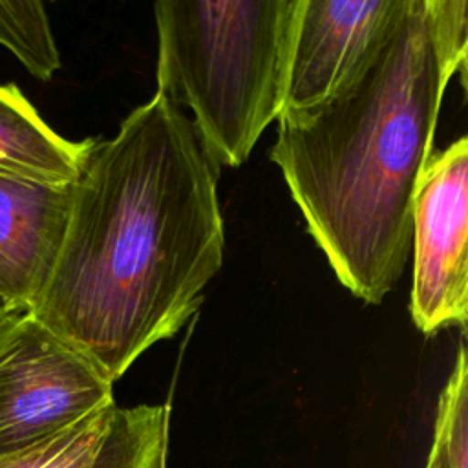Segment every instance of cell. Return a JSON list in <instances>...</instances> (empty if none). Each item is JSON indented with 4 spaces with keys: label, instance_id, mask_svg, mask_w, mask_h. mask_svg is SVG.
Here are the masks:
<instances>
[{
    "label": "cell",
    "instance_id": "obj_1",
    "mask_svg": "<svg viewBox=\"0 0 468 468\" xmlns=\"http://www.w3.org/2000/svg\"><path fill=\"white\" fill-rule=\"evenodd\" d=\"M221 166L163 93L91 141L53 269L27 311L108 380L168 340L223 263Z\"/></svg>",
    "mask_w": 468,
    "mask_h": 468
},
{
    "label": "cell",
    "instance_id": "obj_2",
    "mask_svg": "<svg viewBox=\"0 0 468 468\" xmlns=\"http://www.w3.org/2000/svg\"><path fill=\"white\" fill-rule=\"evenodd\" d=\"M466 58L468 4L408 0L336 93L278 115L271 159L340 283L367 303L402 276L415 185L453 73L466 86Z\"/></svg>",
    "mask_w": 468,
    "mask_h": 468
},
{
    "label": "cell",
    "instance_id": "obj_3",
    "mask_svg": "<svg viewBox=\"0 0 468 468\" xmlns=\"http://www.w3.org/2000/svg\"><path fill=\"white\" fill-rule=\"evenodd\" d=\"M298 0H161L157 91L188 106L219 166L236 168L282 113Z\"/></svg>",
    "mask_w": 468,
    "mask_h": 468
},
{
    "label": "cell",
    "instance_id": "obj_4",
    "mask_svg": "<svg viewBox=\"0 0 468 468\" xmlns=\"http://www.w3.org/2000/svg\"><path fill=\"white\" fill-rule=\"evenodd\" d=\"M112 388L29 313L0 318V457L113 402Z\"/></svg>",
    "mask_w": 468,
    "mask_h": 468
},
{
    "label": "cell",
    "instance_id": "obj_5",
    "mask_svg": "<svg viewBox=\"0 0 468 468\" xmlns=\"http://www.w3.org/2000/svg\"><path fill=\"white\" fill-rule=\"evenodd\" d=\"M468 139L430 154L413 194L410 313L431 335L468 322Z\"/></svg>",
    "mask_w": 468,
    "mask_h": 468
},
{
    "label": "cell",
    "instance_id": "obj_6",
    "mask_svg": "<svg viewBox=\"0 0 468 468\" xmlns=\"http://www.w3.org/2000/svg\"><path fill=\"white\" fill-rule=\"evenodd\" d=\"M408 0H298L282 112L336 93L400 18Z\"/></svg>",
    "mask_w": 468,
    "mask_h": 468
},
{
    "label": "cell",
    "instance_id": "obj_7",
    "mask_svg": "<svg viewBox=\"0 0 468 468\" xmlns=\"http://www.w3.org/2000/svg\"><path fill=\"white\" fill-rule=\"evenodd\" d=\"M71 205V183L0 174V305L27 313L58 254Z\"/></svg>",
    "mask_w": 468,
    "mask_h": 468
},
{
    "label": "cell",
    "instance_id": "obj_8",
    "mask_svg": "<svg viewBox=\"0 0 468 468\" xmlns=\"http://www.w3.org/2000/svg\"><path fill=\"white\" fill-rule=\"evenodd\" d=\"M166 404L113 402L35 444L0 457V468H163Z\"/></svg>",
    "mask_w": 468,
    "mask_h": 468
},
{
    "label": "cell",
    "instance_id": "obj_9",
    "mask_svg": "<svg viewBox=\"0 0 468 468\" xmlns=\"http://www.w3.org/2000/svg\"><path fill=\"white\" fill-rule=\"evenodd\" d=\"M91 141L64 139L44 122L16 84H0V174L69 185Z\"/></svg>",
    "mask_w": 468,
    "mask_h": 468
},
{
    "label": "cell",
    "instance_id": "obj_10",
    "mask_svg": "<svg viewBox=\"0 0 468 468\" xmlns=\"http://www.w3.org/2000/svg\"><path fill=\"white\" fill-rule=\"evenodd\" d=\"M0 44L40 80H49L60 68L49 18L40 2H0Z\"/></svg>",
    "mask_w": 468,
    "mask_h": 468
},
{
    "label": "cell",
    "instance_id": "obj_11",
    "mask_svg": "<svg viewBox=\"0 0 468 468\" xmlns=\"http://www.w3.org/2000/svg\"><path fill=\"white\" fill-rule=\"evenodd\" d=\"M428 468H468V360L461 342L441 391Z\"/></svg>",
    "mask_w": 468,
    "mask_h": 468
},
{
    "label": "cell",
    "instance_id": "obj_12",
    "mask_svg": "<svg viewBox=\"0 0 468 468\" xmlns=\"http://www.w3.org/2000/svg\"><path fill=\"white\" fill-rule=\"evenodd\" d=\"M5 314H9V313H5V311H4V307H2V305H0V318H4V316H5Z\"/></svg>",
    "mask_w": 468,
    "mask_h": 468
},
{
    "label": "cell",
    "instance_id": "obj_13",
    "mask_svg": "<svg viewBox=\"0 0 468 468\" xmlns=\"http://www.w3.org/2000/svg\"><path fill=\"white\" fill-rule=\"evenodd\" d=\"M426 468H428V466H426Z\"/></svg>",
    "mask_w": 468,
    "mask_h": 468
}]
</instances>
